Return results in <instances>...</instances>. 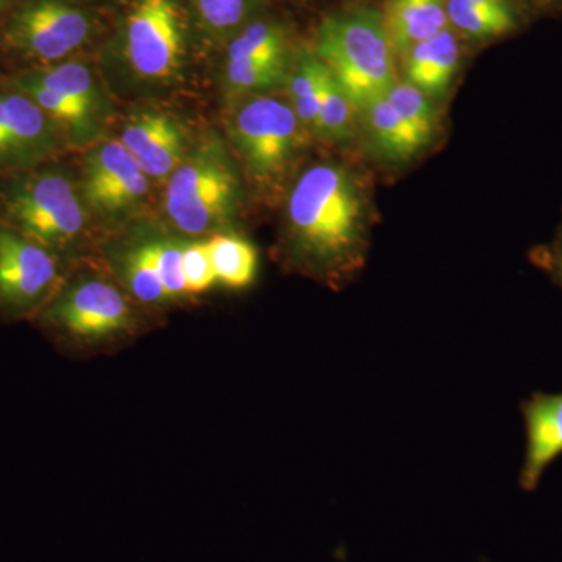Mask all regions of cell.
I'll use <instances>...</instances> for the list:
<instances>
[{
  "label": "cell",
  "mask_w": 562,
  "mask_h": 562,
  "mask_svg": "<svg viewBox=\"0 0 562 562\" xmlns=\"http://www.w3.org/2000/svg\"><path fill=\"white\" fill-rule=\"evenodd\" d=\"M127 280L133 294L140 302L155 303L168 297L150 246L132 251L127 260Z\"/></svg>",
  "instance_id": "25"
},
{
  "label": "cell",
  "mask_w": 562,
  "mask_h": 562,
  "mask_svg": "<svg viewBox=\"0 0 562 562\" xmlns=\"http://www.w3.org/2000/svg\"><path fill=\"white\" fill-rule=\"evenodd\" d=\"M63 133L27 94L0 90V176L38 168L60 149Z\"/></svg>",
  "instance_id": "9"
},
{
  "label": "cell",
  "mask_w": 562,
  "mask_h": 562,
  "mask_svg": "<svg viewBox=\"0 0 562 562\" xmlns=\"http://www.w3.org/2000/svg\"><path fill=\"white\" fill-rule=\"evenodd\" d=\"M520 412L527 446L519 484L525 492H532L547 469L562 454V392H532L531 397L520 405Z\"/></svg>",
  "instance_id": "12"
},
{
  "label": "cell",
  "mask_w": 562,
  "mask_h": 562,
  "mask_svg": "<svg viewBox=\"0 0 562 562\" xmlns=\"http://www.w3.org/2000/svg\"><path fill=\"white\" fill-rule=\"evenodd\" d=\"M70 2H91V0H70Z\"/></svg>",
  "instance_id": "32"
},
{
  "label": "cell",
  "mask_w": 562,
  "mask_h": 562,
  "mask_svg": "<svg viewBox=\"0 0 562 562\" xmlns=\"http://www.w3.org/2000/svg\"><path fill=\"white\" fill-rule=\"evenodd\" d=\"M187 292H203L216 283L209 244L194 243L181 247Z\"/></svg>",
  "instance_id": "27"
},
{
  "label": "cell",
  "mask_w": 562,
  "mask_h": 562,
  "mask_svg": "<svg viewBox=\"0 0 562 562\" xmlns=\"http://www.w3.org/2000/svg\"><path fill=\"white\" fill-rule=\"evenodd\" d=\"M480 5L491 7V9L516 10L517 5L514 0H473Z\"/></svg>",
  "instance_id": "30"
},
{
  "label": "cell",
  "mask_w": 562,
  "mask_h": 562,
  "mask_svg": "<svg viewBox=\"0 0 562 562\" xmlns=\"http://www.w3.org/2000/svg\"><path fill=\"white\" fill-rule=\"evenodd\" d=\"M447 16L457 31L476 40L502 38L520 25L519 10L491 9L473 0H447Z\"/></svg>",
  "instance_id": "18"
},
{
  "label": "cell",
  "mask_w": 562,
  "mask_h": 562,
  "mask_svg": "<svg viewBox=\"0 0 562 562\" xmlns=\"http://www.w3.org/2000/svg\"><path fill=\"white\" fill-rule=\"evenodd\" d=\"M0 224L47 249H63L83 232L80 192L60 169L5 173L0 177Z\"/></svg>",
  "instance_id": "3"
},
{
  "label": "cell",
  "mask_w": 562,
  "mask_h": 562,
  "mask_svg": "<svg viewBox=\"0 0 562 562\" xmlns=\"http://www.w3.org/2000/svg\"><path fill=\"white\" fill-rule=\"evenodd\" d=\"M361 113L368 122L369 135L375 144V149L387 160H409L417 151L424 149L425 144L398 116L386 95L372 102Z\"/></svg>",
  "instance_id": "16"
},
{
  "label": "cell",
  "mask_w": 562,
  "mask_h": 562,
  "mask_svg": "<svg viewBox=\"0 0 562 562\" xmlns=\"http://www.w3.org/2000/svg\"><path fill=\"white\" fill-rule=\"evenodd\" d=\"M183 13L177 0H135L125 18L122 49L143 80H171L187 49Z\"/></svg>",
  "instance_id": "6"
},
{
  "label": "cell",
  "mask_w": 562,
  "mask_h": 562,
  "mask_svg": "<svg viewBox=\"0 0 562 562\" xmlns=\"http://www.w3.org/2000/svg\"><path fill=\"white\" fill-rule=\"evenodd\" d=\"M386 98L414 135L427 146L435 136L438 124L431 99L406 80L397 81Z\"/></svg>",
  "instance_id": "22"
},
{
  "label": "cell",
  "mask_w": 562,
  "mask_h": 562,
  "mask_svg": "<svg viewBox=\"0 0 562 562\" xmlns=\"http://www.w3.org/2000/svg\"><path fill=\"white\" fill-rule=\"evenodd\" d=\"M36 83L58 92L94 116L101 117L102 99L91 70L83 63L65 61L22 70Z\"/></svg>",
  "instance_id": "17"
},
{
  "label": "cell",
  "mask_w": 562,
  "mask_h": 562,
  "mask_svg": "<svg viewBox=\"0 0 562 562\" xmlns=\"http://www.w3.org/2000/svg\"><path fill=\"white\" fill-rule=\"evenodd\" d=\"M239 199L231 158L216 138L202 140L169 177L166 213L180 232L202 235L224 224Z\"/></svg>",
  "instance_id": "4"
},
{
  "label": "cell",
  "mask_w": 562,
  "mask_h": 562,
  "mask_svg": "<svg viewBox=\"0 0 562 562\" xmlns=\"http://www.w3.org/2000/svg\"><path fill=\"white\" fill-rule=\"evenodd\" d=\"M383 21L392 52L403 55L449 29L447 0H387Z\"/></svg>",
  "instance_id": "15"
},
{
  "label": "cell",
  "mask_w": 562,
  "mask_h": 562,
  "mask_svg": "<svg viewBox=\"0 0 562 562\" xmlns=\"http://www.w3.org/2000/svg\"><path fill=\"white\" fill-rule=\"evenodd\" d=\"M543 2H557V0H543Z\"/></svg>",
  "instance_id": "33"
},
{
  "label": "cell",
  "mask_w": 562,
  "mask_h": 562,
  "mask_svg": "<svg viewBox=\"0 0 562 562\" xmlns=\"http://www.w3.org/2000/svg\"><path fill=\"white\" fill-rule=\"evenodd\" d=\"M357 106L351 103L347 92L342 90L331 70L325 81L324 94H322L319 114H317L314 132L325 138L342 143L353 136L355 113Z\"/></svg>",
  "instance_id": "21"
},
{
  "label": "cell",
  "mask_w": 562,
  "mask_h": 562,
  "mask_svg": "<svg viewBox=\"0 0 562 562\" xmlns=\"http://www.w3.org/2000/svg\"><path fill=\"white\" fill-rule=\"evenodd\" d=\"M206 244L220 283L235 290L254 283L258 272V251L249 241L239 236L220 235Z\"/></svg>",
  "instance_id": "20"
},
{
  "label": "cell",
  "mask_w": 562,
  "mask_h": 562,
  "mask_svg": "<svg viewBox=\"0 0 562 562\" xmlns=\"http://www.w3.org/2000/svg\"><path fill=\"white\" fill-rule=\"evenodd\" d=\"M283 32L271 22H254L244 27L228 46L227 60L286 61Z\"/></svg>",
  "instance_id": "23"
},
{
  "label": "cell",
  "mask_w": 562,
  "mask_h": 562,
  "mask_svg": "<svg viewBox=\"0 0 562 562\" xmlns=\"http://www.w3.org/2000/svg\"><path fill=\"white\" fill-rule=\"evenodd\" d=\"M147 191L149 177L120 139L94 147L85 160L81 195L103 214L135 209Z\"/></svg>",
  "instance_id": "11"
},
{
  "label": "cell",
  "mask_w": 562,
  "mask_h": 562,
  "mask_svg": "<svg viewBox=\"0 0 562 562\" xmlns=\"http://www.w3.org/2000/svg\"><path fill=\"white\" fill-rule=\"evenodd\" d=\"M44 325L74 338L95 339L127 327L131 308L116 288L101 280L76 284L41 312Z\"/></svg>",
  "instance_id": "10"
},
{
  "label": "cell",
  "mask_w": 562,
  "mask_h": 562,
  "mask_svg": "<svg viewBox=\"0 0 562 562\" xmlns=\"http://www.w3.org/2000/svg\"><path fill=\"white\" fill-rule=\"evenodd\" d=\"M231 131L239 155L255 179L273 181L286 171L297 154L305 127L290 103L257 98L238 110Z\"/></svg>",
  "instance_id": "7"
},
{
  "label": "cell",
  "mask_w": 562,
  "mask_h": 562,
  "mask_svg": "<svg viewBox=\"0 0 562 562\" xmlns=\"http://www.w3.org/2000/svg\"><path fill=\"white\" fill-rule=\"evenodd\" d=\"M10 0H0V14L3 13L7 9H9Z\"/></svg>",
  "instance_id": "31"
},
{
  "label": "cell",
  "mask_w": 562,
  "mask_h": 562,
  "mask_svg": "<svg viewBox=\"0 0 562 562\" xmlns=\"http://www.w3.org/2000/svg\"><path fill=\"white\" fill-rule=\"evenodd\" d=\"M55 251L0 224V314L43 312L58 283Z\"/></svg>",
  "instance_id": "8"
},
{
  "label": "cell",
  "mask_w": 562,
  "mask_h": 562,
  "mask_svg": "<svg viewBox=\"0 0 562 562\" xmlns=\"http://www.w3.org/2000/svg\"><path fill=\"white\" fill-rule=\"evenodd\" d=\"M403 57L405 80L428 98H439L449 90L460 68V44L454 33L446 29L413 46Z\"/></svg>",
  "instance_id": "14"
},
{
  "label": "cell",
  "mask_w": 562,
  "mask_h": 562,
  "mask_svg": "<svg viewBox=\"0 0 562 562\" xmlns=\"http://www.w3.org/2000/svg\"><path fill=\"white\" fill-rule=\"evenodd\" d=\"M328 74H330V69L317 55H306L295 63L288 76L290 105L305 131H314L316 127Z\"/></svg>",
  "instance_id": "19"
},
{
  "label": "cell",
  "mask_w": 562,
  "mask_h": 562,
  "mask_svg": "<svg viewBox=\"0 0 562 562\" xmlns=\"http://www.w3.org/2000/svg\"><path fill=\"white\" fill-rule=\"evenodd\" d=\"M288 220L295 247L312 265L333 273L360 265L364 210L346 169L316 165L303 172L292 188Z\"/></svg>",
  "instance_id": "1"
},
{
  "label": "cell",
  "mask_w": 562,
  "mask_h": 562,
  "mask_svg": "<svg viewBox=\"0 0 562 562\" xmlns=\"http://www.w3.org/2000/svg\"><path fill=\"white\" fill-rule=\"evenodd\" d=\"M286 79L284 61L227 60L225 66V81L236 95L269 91Z\"/></svg>",
  "instance_id": "24"
},
{
  "label": "cell",
  "mask_w": 562,
  "mask_h": 562,
  "mask_svg": "<svg viewBox=\"0 0 562 562\" xmlns=\"http://www.w3.org/2000/svg\"><path fill=\"white\" fill-rule=\"evenodd\" d=\"M194 5L210 31L225 33L235 31L247 20L251 0H194Z\"/></svg>",
  "instance_id": "26"
},
{
  "label": "cell",
  "mask_w": 562,
  "mask_h": 562,
  "mask_svg": "<svg viewBox=\"0 0 562 562\" xmlns=\"http://www.w3.org/2000/svg\"><path fill=\"white\" fill-rule=\"evenodd\" d=\"M149 246L168 297H176L187 292L181 247L169 243L149 244Z\"/></svg>",
  "instance_id": "28"
},
{
  "label": "cell",
  "mask_w": 562,
  "mask_h": 562,
  "mask_svg": "<svg viewBox=\"0 0 562 562\" xmlns=\"http://www.w3.org/2000/svg\"><path fill=\"white\" fill-rule=\"evenodd\" d=\"M94 31V20L70 0H20L7 14L2 43L36 66L61 63Z\"/></svg>",
  "instance_id": "5"
},
{
  "label": "cell",
  "mask_w": 562,
  "mask_h": 562,
  "mask_svg": "<svg viewBox=\"0 0 562 562\" xmlns=\"http://www.w3.org/2000/svg\"><path fill=\"white\" fill-rule=\"evenodd\" d=\"M120 140L149 179H169L184 158L183 128L173 117L158 111L133 116Z\"/></svg>",
  "instance_id": "13"
},
{
  "label": "cell",
  "mask_w": 562,
  "mask_h": 562,
  "mask_svg": "<svg viewBox=\"0 0 562 562\" xmlns=\"http://www.w3.org/2000/svg\"><path fill=\"white\" fill-rule=\"evenodd\" d=\"M316 55L358 111L384 98L397 83L394 52L380 11L362 7L324 20Z\"/></svg>",
  "instance_id": "2"
},
{
  "label": "cell",
  "mask_w": 562,
  "mask_h": 562,
  "mask_svg": "<svg viewBox=\"0 0 562 562\" xmlns=\"http://www.w3.org/2000/svg\"><path fill=\"white\" fill-rule=\"evenodd\" d=\"M532 261L549 273L554 283L562 288V227L552 244L532 251Z\"/></svg>",
  "instance_id": "29"
}]
</instances>
